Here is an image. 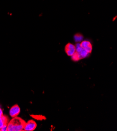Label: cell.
Here are the masks:
<instances>
[{
    "label": "cell",
    "instance_id": "1",
    "mask_svg": "<svg viewBox=\"0 0 117 131\" xmlns=\"http://www.w3.org/2000/svg\"><path fill=\"white\" fill-rule=\"evenodd\" d=\"M25 123L20 117H13L7 124L8 131H21L24 129V126Z\"/></svg>",
    "mask_w": 117,
    "mask_h": 131
},
{
    "label": "cell",
    "instance_id": "2",
    "mask_svg": "<svg viewBox=\"0 0 117 131\" xmlns=\"http://www.w3.org/2000/svg\"><path fill=\"white\" fill-rule=\"evenodd\" d=\"M76 52L79 54L81 59L87 58L89 56V54L84 49H83L80 45V43H77L76 46Z\"/></svg>",
    "mask_w": 117,
    "mask_h": 131
},
{
    "label": "cell",
    "instance_id": "3",
    "mask_svg": "<svg viewBox=\"0 0 117 131\" xmlns=\"http://www.w3.org/2000/svg\"><path fill=\"white\" fill-rule=\"evenodd\" d=\"M36 126L37 124L36 122L33 120H31L25 124L23 129L25 131H33L36 128Z\"/></svg>",
    "mask_w": 117,
    "mask_h": 131
},
{
    "label": "cell",
    "instance_id": "4",
    "mask_svg": "<svg viewBox=\"0 0 117 131\" xmlns=\"http://www.w3.org/2000/svg\"><path fill=\"white\" fill-rule=\"evenodd\" d=\"M65 51L68 56L71 57L76 52L75 46L70 43H68L65 47Z\"/></svg>",
    "mask_w": 117,
    "mask_h": 131
},
{
    "label": "cell",
    "instance_id": "5",
    "mask_svg": "<svg viewBox=\"0 0 117 131\" xmlns=\"http://www.w3.org/2000/svg\"><path fill=\"white\" fill-rule=\"evenodd\" d=\"M81 47L84 49L89 53H90L93 50V47L91 43L87 40L82 41L80 43Z\"/></svg>",
    "mask_w": 117,
    "mask_h": 131
},
{
    "label": "cell",
    "instance_id": "6",
    "mask_svg": "<svg viewBox=\"0 0 117 131\" xmlns=\"http://www.w3.org/2000/svg\"><path fill=\"white\" fill-rule=\"evenodd\" d=\"M21 109L18 105L13 106L10 110V115L12 117H16L20 113Z\"/></svg>",
    "mask_w": 117,
    "mask_h": 131
},
{
    "label": "cell",
    "instance_id": "7",
    "mask_svg": "<svg viewBox=\"0 0 117 131\" xmlns=\"http://www.w3.org/2000/svg\"><path fill=\"white\" fill-rule=\"evenodd\" d=\"M74 40L77 43H80L83 40V36L81 34H76L74 36Z\"/></svg>",
    "mask_w": 117,
    "mask_h": 131
},
{
    "label": "cell",
    "instance_id": "8",
    "mask_svg": "<svg viewBox=\"0 0 117 131\" xmlns=\"http://www.w3.org/2000/svg\"><path fill=\"white\" fill-rule=\"evenodd\" d=\"M71 59L74 61H78L81 59L79 54L76 52H75V53L71 56Z\"/></svg>",
    "mask_w": 117,
    "mask_h": 131
},
{
    "label": "cell",
    "instance_id": "9",
    "mask_svg": "<svg viewBox=\"0 0 117 131\" xmlns=\"http://www.w3.org/2000/svg\"><path fill=\"white\" fill-rule=\"evenodd\" d=\"M0 130H1V131H7V124H4L1 127V128L0 129Z\"/></svg>",
    "mask_w": 117,
    "mask_h": 131
},
{
    "label": "cell",
    "instance_id": "10",
    "mask_svg": "<svg viewBox=\"0 0 117 131\" xmlns=\"http://www.w3.org/2000/svg\"><path fill=\"white\" fill-rule=\"evenodd\" d=\"M5 124V123L3 122V121L2 120L1 117H0V129L1 128V127L4 125Z\"/></svg>",
    "mask_w": 117,
    "mask_h": 131
},
{
    "label": "cell",
    "instance_id": "11",
    "mask_svg": "<svg viewBox=\"0 0 117 131\" xmlns=\"http://www.w3.org/2000/svg\"><path fill=\"white\" fill-rule=\"evenodd\" d=\"M3 115V111H2V110L1 108H0V117H1Z\"/></svg>",
    "mask_w": 117,
    "mask_h": 131
}]
</instances>
